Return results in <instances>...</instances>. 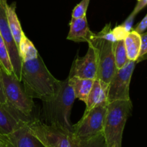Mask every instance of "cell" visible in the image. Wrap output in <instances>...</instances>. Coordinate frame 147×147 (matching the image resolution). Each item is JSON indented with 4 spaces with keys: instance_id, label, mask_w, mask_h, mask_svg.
Instances as JSON below:
<instances>
[{
    "instance_id": "1",
    "label": "cell",
    "mask_w": 147,
    "mask_h": 147,
    "mask_svg": "<svg viewBox=\"0 0 147 147\" xmlns=\"http://www.w3.org/2000/svg\"><path fill=\"white\" fill-rule=\"evenodd\" d=\"M60 82L50 73L40 54L22 59L21 82L32 98L49 100L57 92Z\"/></svg>"
},
{
    "instance_id": "2",
    "label": "cell",
    "mask_w": 147,
    "mask_h": 147,
    "mask_svg": "<svg viewBox=\"0 0 147 147\" xmlns=\"http://www.w3.org/2000/svg\"><path fill=\"white\" fill-rule=\"evenodd\" d=\"M76 99L68 79L61 81L55 95L49 100L42 102L43 114L46 121L50 125L73 132L70 114Z\"/></svg>"
},
{
    "instance_id": "3",
    "label": "cell",
    "mask_w": 147,
    "mask_h": 147,
    "mask_svg": "<svg viewBox=\"0 0 147 147\" xmlns=\"http://www.w3.org/2000/svg\"><path fill=\"white\" fill-rule=\"evenodd\" d=\"M132 108L131 99L108 103L103 130L107 147H122L123 130Z\"/></svg>"
},
{
    "instance_id": "4",
    "label": "cell",
    "mask_w": 147,
    "mask_h": 147,
    "mask_svg": "<svg viewBox=\"0 0 147 147\" xmlns=\"http://www.w3.org/2000/svg\"><path fill=\"white\" fill-rule=\"evenodd\" d=\"M0 77L6 102L17 112L32 120L34 108L33 98L25 92L21 82L14 74H9L0 65Z\"/></svg>"
},
{
    "instance_id": "5",
    "label": "cell",
    "mask_w": 147,
    "mask_h": 147,
    "mask_svg": "<svg viewBox=\"0 0 147 147\" xmlns=\"http://www.w3.org/2000/svg\"><path fill=\"white\" fill-rule=\"evenodd\" d=\"M27 126L45 147H76L77 140L73 132L44 123L34 118L27 122Z\"/></svg>"
},
{
    "instance_id": "6",
    "label": "cell",
    "mask_w": 147,
    "mask_h": 147,
    "mask_svg": "<svg viewBox=\"0 0 147 147\" xmlns=\"http://www.w3.org/2000/svg\"><path fill=\"white\" fill-rule=\"evenodd\" d=\"M88 43L93 48L96 54L98 67L96 79L109 85L117 70L113 55V43L95 33Z\"/></svg>"
},
{
    "instance_id": "7",
    "label": "cell",
    "mask_w": 147,
    "mask_h": 147,
    "mask_svg": "<svg viewBox=\"0 0 147 147\" xmlns=\"http://www.w3.org/2000/svg\"><path fill=\"white\" fill-rule=\"evenodd\" d=\"M107 105L85 110L81 119L73 125V134L76 140L86 139L103 133Z\"/></svg>"
},
{
    "instance_id": "8",
    "label": "cell",
    "mask_w": 147,
    "mask_h": 147,
    "mask_svg": "<svg viewBox=\"0 0 147 147\" xmlns=\"http://www.w3.org/2000/svg\"><path fill=\"white\" fill-rule=\"evenodd\" d=\"M136 63V61H129L123 67L116 70L108 86V103L117 100L131 99L129 87Z\"/></svg>"
},
{
    "instance_id": "9",
    "label": "cell",
    "mask_w": 147,
    "mask_h": 147,
    "mask_svg": "<svg viewBox=\"0 0 147 147\" xmlns=\"http://www.w3.org/2000/svg\"><path fill=\"white\" fill-rule=\"evenodd\" d=\"M7 5V0H0V35L7 46L14 75L21 82L22 60L18 47L8 24Z\"/></svg>"
},
{
    "instance_id": "10",
    "label": "cell",
    "mask_w": 147,
    "mask_h": 147,
    "mask_svg": "<svg viewBox=\"0 0 147 147\" xmlns=\"http://www.w3.org/2000/svg\"><path fill=\"white\" fill-rule=\"evenodd\" d=\"M97 62L93 48L88 45V49L83 57L77 56L73 62L67 78L96 79L97 78Z\"/></svg>"
},
{
    "instance_id": "11",
    "label": "cell",
    "mask_w": 147,
    "mask_h": 147,
    "mask_svg": "<svg viewBox=\"0 0 147 147\" xmlns=\"http://www.w3.org/2000/svg\"><path fill=\"white\" fill-rule=\"evenodd\" d=\"M30 120L20 115L7 102H0V133L7 135L25 125Z\"/></svg>"
},
{
    "instance_id": "12",
    "label": "cell",
    "mask_w": 147,
    "mask_h": 147,
    "mask_svg": "<svg viewBox=\"0 0 147 147\" xmlns=\"http://www.w3.org/2000/svg\"><path fill=\"white\" fill-rule=\"evenodd\" d=\"M27 122L14 132L3 135L6 147H45L30 132Z\"/></svg>"
},
{
    "instance_id": "13",
    "label": "cell",
    "mask_w": 147,
    "mask_h": 147,
    "mask_svg": "<svg viewBox=\"0 0 147 147\" xmlns=\"http://www.w3.org/2000/svg\"><path fill=\"white\" fill-rule=\"evenodd\" d=\"M95 33L90 30L86 15L79 18H72L67 39L75 42H88Z\"/></svg>"
},
{
    "instance_id": "14",
    "label": "cell",
    "mask_w": 147,
    "mask_h": 147,
    "mask_svg": "<svg viewBox=\"0 0 147 147\" xmlns=\"http://www.w3.org/2000/svg\"><path fill=\"white\" fill-rule=\"evenodd\" d=\"M108 86L109 85L99 79H94L91 90L85 102L86 105V110H90L100 105H107Z\"/></svg>"
},
{
    "instance_id": "15",
    "label": "cell",
    "mask_w": 147,
    "mask_h": 147,
    "mask_svg": "<svg viewBox=\"0 0 147 147\" xmlns=\"http://www.w3.org/2000/svg\"><path fill=\"white\" fill-rule=\"evenodd\" d=\"M7 16L8 24L9 28L11 30V34L14 37V40L16 42L17 47L19 49L20 41L22 40L23 35L24 34L22 29V26L20 24V20H19L17 14L16 13V4L13 2L12 4L7 5Z\"/></svg>"
},
{
    "instance_id": "16",
    "label": "cell",
    "mask_w": 147,
    "mask_h": 147,
    "mask_svg": "<svg viewBox=\"0 0 147 147\" xmlns=\"http://www.w3.org/2000/svg\"><path fill=\"white\" fill-rule=\"evenodd\" d=\"M67 79L73 88L76 98L83 101V102H86L88 96L91 90L94 80L80 79L77 77L67 78Z\"/></svg>"
},
{
    "instance_id": "17",
    "label": "cell",
    "mask_w": 147,
    "mask_h": 147,
    "mask_svg": "<svg viewBox=\"0 0 147 147\" xmlns=\"http://www.w3.org/2000/svg\"><path fill=\"white\" fill-rule=\"evenodd\" d=\"M123 41L129 60L136 62L140 53L141 35L132 30L125 37Z\"/></svg>"
},
{
    "instance_id": "18",
    "label": "cell",
    "mask_w": 147,
    "mask_h": 147,
    "mask_svg": "<svg viewBox=\"0 0 147 147\" xmlns=\"http://www.w3.org/2000/svg\"><path fill=\"white\" fill-rule=\"evenodd\" d=\"M113 55L117 69H121L129 61L123 40H117L113 44Z\"/></svg>"
},
{
    "instance_id": "19",
    "label": "cell",
    "mask_w": 147,
    "mask_h": 147,
    "mask_svg": "<svg viewBox=\"0 0 147 147\" xmlns=\"http://www.w3.org/2000/svg\"><path fill=\"white\" fill-rule=\"evenodd\" d=\"M19 52H20V57L22 59H29V58L34 57L39 54L38 51L34 47V44L29 40L28 37L23 35L22 40L19 46Z\"/></svg>"
},
{
    "instance_id": "20",
    "label": "cell",
    "mask_w": 147,
    "mask_h": 147,
    "mask_svg": "<svg viewBox=\"0 0 147 147\" xmlns=\"http://www.w3.org/2000/svg\"><path fill=\"white\" fill-rule=\"evenodd\" d=\"M76 147H107L103 133L90 138L77 140Z\"/></svg>"
},
{
    "instance_id": "21",
    "label": "cell",
    "mask_w": 147,
    "mask_h": 147,
    "mask_svg": "<svg viewBox=\"0 0 147 147\" xmlns=\"http://www.w3.org/2000/svg\"><path fill=\"white\" fill-rule=\"evenodd\" d=\"M0 65L7 73L14 74L7 46L1 35H0Z\"/></svg>"
},
{
    "instance_id": "22",
    "label": "cell",
    "mask_w": 147,
    "mask_h": 147,
    "mask_svg": "<svg viewBox=\"0 0 147 147\" xmlns=\"http://www.w3.org/2000/svg\"><path fill=\"white\" fill-rule=\"evenodd\" d=\"M90 1V0H82L78 4L72 12V18H79L86 16Z\"/></svg>"
},
{
    "instance_id": "23",
    "label": "cell",
    "mask_w": 147,
    "mask_h": 147,
    "mask_svg": "<svg viewBox=\"0 0 147 147\" xmlns=\"http://www.w3.org/2000/svg\"><path fill=\"white\" fill-rule=\"evenodd\" d=\"M147 60V31L141 34V48L136 63Z\"/></svg>"
},
{
    "instance_id": "24",
    "label": "cell",
    "mask_w": 147,
    "mask_h": 147,
    "mask_svg": "<svg viewBox=\"0 0 147 147\" xmlns=\"http://www.w3.org/2000/svg\"><path fill=\"white\" fill-rule=\"evenodd\" d=\"M113 35H114V37L116 38V40H123L125 38L126 35H128V32L126 31L124 28L121 26V24L119 26H116V27L112 30Z\"/></svg>"
},
{
    "instance_id": "25",
    "label": "cell",
    "mask_w": 147,
    "mask_h": 147,
    "mask_svg": "<svg viewBox=\"0 0 147 147\" xmlns=\"http://www.w3.org/2000/svg\"><path fill=\"white\" fill-rule=\"evenodd\" d=\"M135 14H133V13H131L130 15L127 17L126 20L123 22V24H121V26L123 27V28L126 30V32L129 33L132 30V27H133V23H134V17H135Z\"/></svg>"
},
{
    "instance_id": "26",
    "label": "cell",
    "mask_w": 147,
    "mask_h": 147,
    "mask_svg": "<svg viewBox=\"0 0 147 147\" xmlns=\"http://www.w3.org/2000/svg\"><path fill=\"white\" fill-rule=\"evenodd\" d=\"M147 30V14H146L143 20L136 25V27L134 29V31L138 33L139 34H142Z\"/></svg>"
},
{
    "instance_id": "27",
    "label": "cell",
    "mask_w": 147,
    "mask_h": 147,
    "mask_svg": "<svg viewBox=\"0 0 147 147\" xmlns=\"http://www.w3.org/2000/svg\"><path fill=\"white\" fill-rule=\"evenodd\" d=\"M147 5V0H137V4H136V7L134 9L132 13L134 14L135 15L138 14L142 9L144 8Z\"/></svg>"
},
{
    "instance_id": "28",
    "label": "cell",
    "mask_w": 147,
    "mask_h": 147,
    "mask_svg": "<svg viewBox=\"0 0 147 147\" xmlns=\"http://www.w3.org/2000/svg\"><path fill=\"white\" fill-rule=\"evenodd\" d=\"M0 102H1V103H4V102H6V99L4 95V91H3L2 83H1V77H0Z\"/></svg>"
},
{
    "instance_id": "29",
    "label": "cell",
    "mask_w": 147,
    "mask_h": 147,
    "mask_svg": "<svg viewBox=\"0 0 147 147\" xmlns=\"http://www.w3.org/2000/svg\"><path fill=\"white\" fill-rule=\"evenodd\" d=\"M0 147H6L5 143H4V138H3V134L0 133Z\"/></svg>"
}]
</instances>
